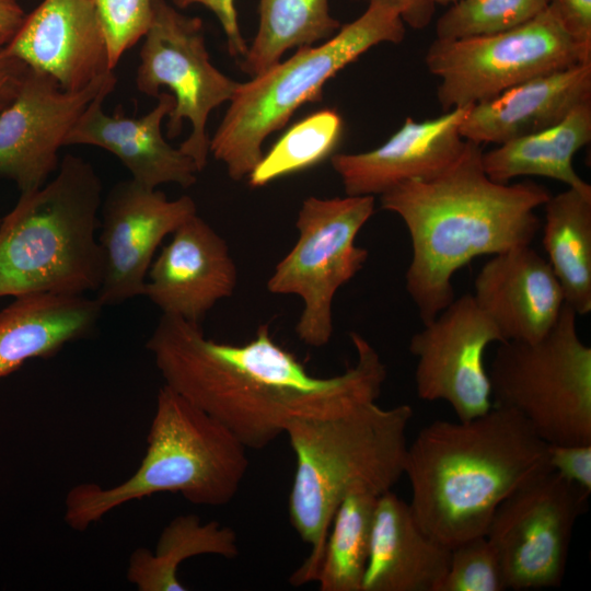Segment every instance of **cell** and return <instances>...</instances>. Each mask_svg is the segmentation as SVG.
Masks as SVG:
<instances>
[{
	"label": "cell",
	"instance_id": "obj_1",
	"mask_svg": "<svg viewBox=\"0 0 591 591\" xmlns=\"http://www.w3.org/2000/svg\"><path fill=\"white\" fill-rule=\"evenodd\" d=\"M356 362L334 376L311 374L277 344L269 325L245 344L207 338L200 324L162 314L147 341L164 384L262 450L292 417L331 416L376 402L387 371L376 349L351 332Z\"/></svg>",
	"mask_w": 591,
	"mask_h": 591
},
{
	"label": "cell",
	"instance_id": "obj_2",
	"mask_svg": "<svg viewBox=\"0 0 591 591\" xmlns=\"http://www.w3.org/2000/svg\"><path fill=\"white\" fill-rule=\"evenodd\" d=\"M482 153L480 146L465 140L459 158L438 175L380 195L381 208L397 215L410 237L405 286L422 324L453 301L452 278L463 266L531 245L538 232L535 210L549 192L533 182L493 181Z\"/></svg>",
	"mask_w": 591,
	"mask_h": 591
},
{
	"label": "cell",
	"instance_id": "obj_3",
	"mask_svg": "<svg viewBox=\"0 0 591 591\" xmlns=\"http://www.w3.org/2000/svg\"><path fill=\"white\" fill-rule=\"evenodd\" d=\"M549 468L548 444L520 414L496 405L470 420L424 427L404 462L415 519L450 548L486 535L498 506Z\"/></svg>",
	"mask_w": 591,
	"mask_h": 591
},
{
	"label": "cell",
	"instance_id": "obj_4",
	"mask_svg": "<svg viewBox=\"0 0 591 591\" xmlns=\"http://www.w3.org/2000/svg\"><path fill=\"white\" fill-rule=\"evenodd\" d=\"M413 408L367 403L331 416L292 417L285 426L296 457L289 519L311 547L290 576L294 587L315 581L327 533L344 497L364 488L381 495L404 475Z\"/></svg>",
	"mask_w": 591,
	"mask_h": 591
},
{
	"label": "cell",
	"instance_id": "obj_5",
	"mask_svg": "<svg viewBox=\"0 0 591 591\" xmlns=\"http://www.w3.org/2000/svg\"><path fill=\"white\" fill-rule=\"evenodd\" d=\"M102 190L94 166L67 154L53 179L21 194L0 224V298L97 291L104 275L96 236Z\"/></svg>",
	"mask_w": 591,
	"mask_h": 591
},
{
	"label": "cell",
	"instance_id": "obj_6",
	"mask_svg": "<svg viewBox=\"0 0 591 591\" xmlns=\"http://www.w3.org/2000/svg\"><path fill=\"white\" fill-rule=\"evenodd\" d=\"M138 468L123 483L103 488L82 483L66 496L65 521L84 531L105 514L158 493H178L204 506L229 503L248 467L247 448L220 421L163 385Z\"/></svg>",
	"mask_w": 591,
	"mask_h": 591
},
{
	"label": "cell",
	"instance_id": "obj_7",
	"mask_svg": "<svg viewBox=\"0 0 591 591\" xmlns=\"http://www.w3.org/2000/svg\"><path fill=\"white\" fill-rule=\"evenodd\" d=\"M366 11L318 46L298 48L251 81L240 83L210 152L233 181L250 175L263 157L266 138L282 128L299 107L322 99L325 83L381 43L398 44L405 23L398 0H368Z\"/></svg>",
	"mask_w": 591,
	"mask_h": 591
},
{
	"label": "cell",
	"instance_id": "obj_8",
	"mask_svg": "<svg viewBox=\"0 0 591 591\" xmlns=\"http://www.w3.org/2000/svg\"><path fill=\"white\" fill-rule=\"evenodd\" d=\"M568 304L535 341L499 343L488 371L496 406L520 414L547 444L591 443V348Z\"/></svg>",
	"mask_w": 591,
	"mask_h": 591
},
{
	"label": "cell",
	"instance_id": "obj_9",
	"mask_svg": "<svg viewBox=\"0 0 591 591\" xmlns=\"http://www.w3.org/2000/svg\"><path fill=\"white\" fill-rule=\"evenodd\" d=\"M373 212L374 196L303 200L296 222L298 240L267 281L271 293L301 298L296 333L302 343L318 348L331 340L333 301L367 262L368 251L356 239Z\"/></svg>",
	"mask_w": 591,
	"mask_h": 591
},
{
	"label": "cell",
	"instance_id": "obj_10",
	"mask_svg": "<svg viewBox=\"0 0 591 591\" xmlns=\"http://www.w3.org/2000/svg\"><path fill=\"white\" fill-rule=\"evenodd\" d=\"M428 71L439 79L444 112L489 100L532 78L584 62L548 4L515 27L455 39L436 38L427 49Z\"/></svg>",
	"mask_w": 591,
	"mask_h": 591
},
{
	"label": "cell",
	"instance_id": "obj_11",
	"mask_svg": "<svg viewBox=\"0 0 591 591\" xmlns=\"http://www.w3.org/2000/svg\"><path fill=\"white\" fill-rule=\"evenodd\" d=\"M142 39L136 86L155 97L162 88L169 89L175 104L167 115V137H177L184 121H189L192 130L178 148L200 172L210 153L206 130L209 115L232 100L240 82L210 61L201 19L181 13L166 0H153L151 22Z\"/></svg>",
	"mask_w": 591,
	"mask_h": 591
},
{
	"label": "cell",
	"instance_id": "obj_12",
	"mask_svg": "<svg viewBox=\"0 0 591 591\" xmlns=\"http://www.w3.org/2000/svg\"><path fill=\"white\" fill-rule=\"evenodd\" d=\"M588 497L549 468L498 506L486 537L500 560L507 590L561 584L575 523Z\"/></svg>",
	"mask_w": 591,
	"mask_h": 591
},
{
	"label": "cell",
	"instance_id": "obj_13",
	"mask_svg": "<svg viewBox=\"0 0 591 591\" xmlns=\"http://www.w3.org/2000/svg\"><path fill=\"white\" fill-rule=\"evenodd\" d=\"M409 340L416 358L415 383L419 398L444 401L457 420H470L491 407V386L485 351L505 341L501 333L466 293L445 306Z\"/></svg>",
	"mask_w": 591,
	"mask_h": 591
},
{
	"label": "cell",
	"instance_id": "obj_14",
	"mask_svg": "<svg viewBox=\"0 0 591 591\" xmlns=\"http://www.w3.org/2000/svg\"><path fill=\"white\" fill-rule=\"evenodd\" d=\"M115 84L112 71L80 91L67 92L49 76L28 68L16 96L0 113V176L14 181L21 194L45 185L85 108Z\"/></svg>",
	"mask_w": 591,
	"mask_h": 591
},
{
	"label": "cell",
	"instance_id": "obj_15",
	"mask_svg": "<svg viewBox=\"0 0 591 591\" xmlns=\"http://www.w3.org/2000/svg\"><path fill=\"white\" fill-rule=\"evenodd\" d=\"M196 213L189 196L169 199L131 177L116 183L101 206L104 275L96 300L104 306L143 296L157 248Z\"/></svg>",
	"mask_w": 591,
	"mask_h": 591
},
{
	"label": "cell",
	"instance_id": "obj_16",
	"mask_svg": "<svg viewBox=\"0 0 591 591\" xmlns=\"http://www.w3.org/2000/svg\"><path fill=\"white\" fill-rule=\"evenodd\" d=\"M5 46L30 69L49 76L67 92L80 91L113 71L91 0H43Z\"/></svg>",
	"mask_w": 591,
	"mask_h": 591
},
{
	"label": "cell",
	"instance_id": "obj_17",
	"mask_svg": "<svg viewBox=\"0 0 591 591\" xmlns=\"http://www.w3.org/2000/svg\"><path fill=\"white\" fill-rule=\"evenodd\" d=\"M236 285L237 269L227 242L196 213L172 233L152 262L143 296L162 314L200 324Z\"/></svg>",
	"mask_w": 591,
	"mask_h": 591
},
{
	"label": "cell",
	"instance_id": "obj_18",
	"mask_svg": "<svg viewBox=\"0 0 591 591\" xmlns=\"http://www.w3.org/2000/svg\"><path fill=\"white\" fill-rule=\"evenodd\" d=\"M468 107L421 121L407 117L381 146L360 153L333 154L332 165L346 195L380 196L401 183L427 179L444 171L465 146L460 127Z\"/></svg>",
	"mask_w": 591,
	"mask_h": 591
},
{
	"label": "cell",
	"instance_id": "obj_19",
	"mask_svg": "<svg viewBox=\"0 0 591 591\" xmlns=\"http://www.w3.org/2000/svg\"><path fill=\"white\" fill-rule=\"evenodd\" d=\"M113 89L102 91L85 108L67 137L66 146H94L114 154L131 178L150 188L194 185L199 170L192 158L172 147L162 134V121L174 107L172 94L161 92L146 115L129 117L118 106L113 115L103 109Z\"/></svg>",
	"mask_w": 591,
	"mask_h": 591
},
{
	"label": "cell",
	"instance_id": "obj_20",
	"mask_svg": "<svg viewBox=\"0 0 591 591\" xmlns=\"http://www.w3.org/2000/svg\"><path fill=\"white\" fill-rule=\"evenodd\" d=\"M474 290L475 301L505 341L542 338L565 304L548 262L530 245L493 255L478 271Z\"/></svg>",
	"mask_w": 591,
	"mask_h": 591
},
{
	"label": "cell",
	"instance_id": "obj_21",
	"mask_svg": "<svg viewBox=\"0 0 591 591\" xmlns=\"http://www.w3.org/2000/svg\"><path fill=\"white\" fill-rule=\"evenodd\" d=\"M591 100V63L538 76L471 105L461 127L464 140L501 144L563 120Z\"/></svg>",
	"mask_w": 591,
	"mask_h": 591
},
{
	"label": "cell",
	"instance_id": "obj_22",
	"mask_svg": "<svg viewBox=\"0 0 591 591\" xmlns=\"http://www.w3.org/2000/svg\"><path fill=\"white\" fill-rule=\"evenodd\" d=\"M451 548L419 525L392 490L378 497L361 591H437Z\"/></svg>",
	"mask_w": 591,
	"mask_h": 591
},
{
	"label": "cell",
	"instance_id": "obj_23",
	"mask_svg": "<svg viewBox=\"0 0 591 591\" xmlns=\"http://www.w3.org/2000/svg\"><path fill=\"white\" fill-rule=\"evenodd\" d=\"M103 305L96 298L28 293L0 311V380L27 360L49 358L94 328Z\"/></svg>",
	"mask_w": 591,
	"mask_h": 591
},
{
	"label": "cell",
	"instance_id": "obj_24",
	"mask_svg": "<svg viewBox=\"0 0 591 591\" xmlns=\"http://www.w3.org/2000/svg\"><path fill=\"white\" fill-rule=\"evenodd\" d=\"M591 140V100L575 107L563 120L482 153L486 174L495 182L510 183L520 176H542L567 187L590 186L576 172L575 154Z\"/></svg>",
	"mask_w": 591,
	"mask_h": 591
},
{
	"label": "cell",
	"instance_id": "obj_25",
	"mask_svg": "<svg viewBox=\"0 0 591 591\" xmlns=\"http://www.w3.org/2000/svg\"><path fill=\"white\" fill-rule=\"evenodd\" d=\"M542 244L577 315L591 312V186L567 187L544 204Z\"/></svg>",
	"mask_w": 591,
	"mask_h": 591
},
{
	"label": "cell",
	"instance_id": "obj_26",
	"mask_svg": "<svg viewBox=\"0 0 591 591\" xmlns=\"http://www.w3.org/2000/svg\"><path fill=\"white\" fill-rule=\"evenodd\" d=\"M197 555L235 558L236 533L217 521L202 522L196 514L177 515L161 532L154 552L138 548L131 554L127 580L139 591H185L177 570Z\"/></svg>",
	"mask_w": 591,
	"mask_h": 591
},
{
	"label": "cell",
	"instance_id": "obj_27",
	"mask_svg": "<svg viewBox=\"0 0 591 591\" xmlns=\"http://www.w3.org/2000/svg\"><path fill=\"white\" fill-rule=\"evenodd\" d=\"M258 14L256 35L241 63L252 77L279 62L287 50L324 42L341 26L328 0H259Z\"/></svg>",
	"mask_w": 591,
	"mask_h": 591
},
{
	"label": "cell",
	"instance_id": "obj_28",
	"mask_svg": "<svg viewBox=\"0 0 591 591\" xmlns=\"http://www.w3.org/2000/svg\"><path fill=\"white\" fill-rule=\"evenodd\" d=\"M379 496L372 490L357 488L339 503L315 580L321 591H361Z\"/></svg>",
	"mask_w": 591,
	"mask_h": 591
},
{
	"label": "cell",
	"instance_id": "obj_29",
	"mask_svg": "<svg viewBox=\"0 0 591 591\" xmlns=\"http://www.w3.org/2000/svg\"><path fill=\"white\" fill-rule=\"evenodd\" d=\"M341 116L325 108L309 115L293 125L263 154L247 176L248 184L256 188L277 178L308 170L332 158L343 136Z\"/></svg>",
	"mask_w": 591,
	"mask_h": 591
},
{
	"label": "cell",
	"instance_id": "obj_30",
	"mask_svg": "<svg viewBox=\"0 0 591 591\" xmlns=\"http://www.w3.org/2000/svg\"><path fill=\"white\" fill-rule=\"evenodd\" d=\"M551 0H460L436 23V38L455 39L502 32L533 19Z\"/></svg>",
	"mask_w": 591,
	"mask_h": 591
},
{
	"label": "cell",
	"instance_id": "obj_31",
	"mask_svg": "<svg viewBox=\"0 0 591 591\" xmlns=\"http://www.w3.org/2000/svg\"><path fill=\"white\" fill-rule=\"evenodd\" d=\"M507 590L498 555L486 537L479 535L451 547L448 570L437 591Z\"/></svg>",
	"mask_w": 591,
	"mask_h": 591
},
{
	"label": "cell",
	"instance_id": "obj_32",
	"mask_svg": "<svg viewBox=\"0 0 591 591\" xmlns=\"http://www.w3.org/2000/svg\"><path fill=\"white\" fill-rule=\"evenodd\" d=\"M101 21L113 70L121 56L144 36L153 0H91Z\"/></svg>",
	"mask_w": 591,
	"mask_h": 591
},
{
	"label": "cell",
	"instance_id": "obj_33",
	"mask_svg": "<svg viewBox=\"0 0 591 591\" xmlns=\"http://www.w3.org/2000/svg\"><path fill=\"white\" fill-rule=\"evenodd\" d=\"M549 467L586 495L591 493V443L548 444Z\"/></svg>",
	"mask_w": 591,
	"mask_h": 591
},
{
	"label": "cell",
	"instance_id": "obj_34",
	"mask_svg": "<svg viewBox=\"0 0 591 591\" xmlns=\"http://www.w3.org/2000/svg\"><path fill=\"white\" fill-rule=\"evenodd\" d=\"M549 5L584 62H591V0H551Z\"/></svg>",
	"mask_w": 591,
	"mask_h": 591
},
{
	"label": "cell",
	"instance_id": "obj_35",
	"mask_svg": "<svg viewBox=\"0 0 591 591\" xmlns=\"http://www.w3.org/2000/svg\"><path fill=\"white\" fill-rule=\"evenodd\" d=\"M173 2L178 9L200 4L210 10L223 28L230 55L234 58L244 57L248 47L241 34L235 0H173Z\"/></svg>",
	"mask_w": 591,
	"mask_h": 591
},
{
	"label": "cell",
	"instance_id": "obj_36",
	"mask_svg": "<svg viewBox=\"0 0 591 591\" xmlns=\"http://www.w3.org/2000/svg\"><path fill=\"white\" fill-rule=\"evenodd\" d=\"M28 67L0 45V113L16 96Z\"/></svg>",
	"mask_w": 591,
	"mask_h": 591
},
{
	"label": "cell",
	"instance_id": "obj_37",
	"mask_svg": "<svg viewBox=\"0 0 591 591\" xmlns=\"http://www.w3.org/2000/svg\"><path fill=\"white\" fill-rule=\"evenodd\" d=\"M25 16L19 0H0V45H7L12 39Z\"/></svg>",
	"mask_w": 591,
	"mask_h": 591
},
{
	"label": "cell",
	"instance_id": "obj_38",
	"mask_svg": "<svg viewBox=\"0 0 591 591\" xmlns=\"http://www.w3.org/2000/svg\"><path fill=\"white\" fill-rule=\"evenodd\" d=\"M364 1V0H355ZM368 1V0H367ZM402 7V19L415 30L425 28L432 20L436 4L432 0H398Z\"/></svg>",
	"mask_w": 591,
	"mask_h": 591
},
{
	"label": "cell",
	"instance_id": "obj_39",
	"mask_svg": "<svg viewBox=\"0 0 591 591\" xmlns=\"http://www.w3.org/2000/svg\"><path fill=\"white\" fill-rule=\"evenodd\" d=\"M433 3L437 5V4H441V5H447V4H450V3H455L460 0H432Z\"/></svg>",
	"mask_w": 591,
	"mask_h": 591
}]
</instances>
